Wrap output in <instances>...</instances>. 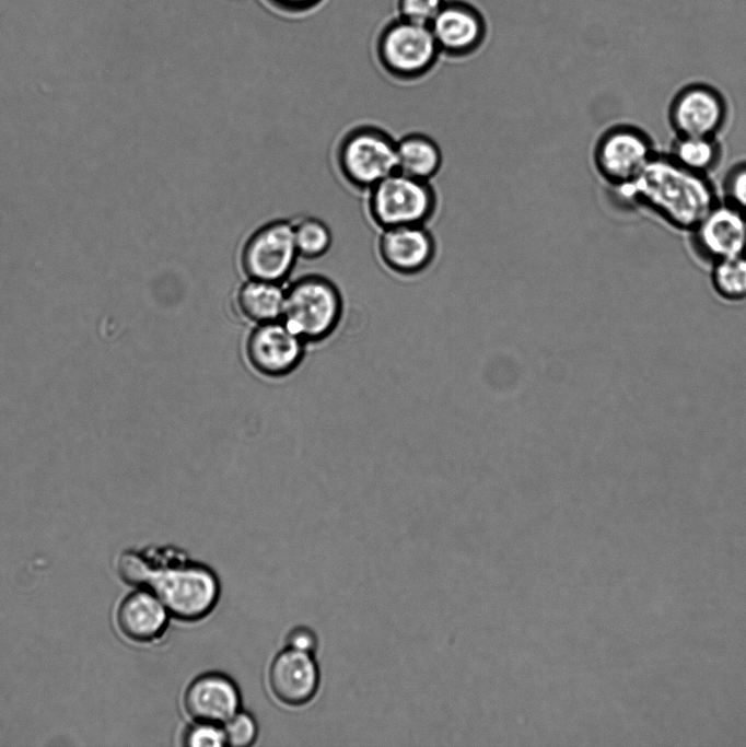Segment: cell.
<instances>
[{
    "mask_svg": "<svg viewBox=\"0 0 746 747\" xmlns=\"http://www.w3.org/2000/svg\"><path fill=\"white\" fill-rule=\"evenodd\" d=\"M621 198L654 212L675 229L691 232L719 201L708 176L691 172L668 154L655 153L628 184Z\"/></svg>",
    "mask_w": 746,
    "mask_h": 747,
    "instance_id": "6da1fadb",
    "label": "cell"
},
{
    "mask_svg": "<svg viewBox=\"0 0 746 747\" xmlns=\"http://www.w3.org/2000/svg\"><path fill=\"white\" fill-rule=\"evenodd\" d=\"M148 586L162 600L172 617L195 622L207 617L220 598V582L208 565L178 559L153 565Z\"/></svg>",
    "mask_w": 746,
    "mask_h": 747,
    "instance_id": "7a4b0ae2",
    "label": "cell"
},
{
    "mask_svg": "<svg viewBox=\"0 0 746 747\" xmlns=\"http://www.w3.org/2000/svg\"><path fill=\"white\" fill-rule=\"evenodd\" d=\"M342 297L327 277L308 273L285 288L281 320L304 342L326 339L337 328Z\"/></svg>",
    "mask_w": 746,
    "mask_h": 747,
    "instance_id": "3957f363",
    "label": "cell"
},
{
    "mask_svg": "<svg viewBox=\"0 0 746 747\" xmlns=\"http://www.w3.org/2000/svg\"><path fill=\"white\" fill-rule=\"evenodd\" d=\"M336 163L350 186L369 190L397 171L396 140L380 127L355 126L340 139Z\"/></svg>",
    "mask_w": 746,
    "mask_h": 747,
    "instance_id": "277c9868",
    "label": "cell"
},
{
    "mask_svg": "<svg viewBox=\"0 0 746 747\" xmlns=\"http://www.w3.org/2000/svg\"><path fill=\"white\" fill-rule=\"evenodd\" d=\"M368 191L369 214L382 230L426 224L436 209V194L429 180L397 171Z\"/></svg>",
    "mask_w": 746,
    "mask_h": 747,
    "instance_id": "5b68a950",
    "label": "cell"
},
{
    "mask_svg": "<svg viewBox=\"0 0 746 747\" xmlns=\"http://www.w3.org/2000/svg\"><path fill=\"white\" fill-rule=\"evenodd\" d=\"M299 254L291 220L268 221L254 230L240 252L247 278L282 283L292 272Z\"/></svg>",
    "mask_w": 746,
    "mask_h": 747,
    "instance_id": "8992f818",
    "label": "cell"
},
{
    "mask_svg": "<svg viewBox=\"0 0 746 747\" xmlns=\"http://www.w3.org/2000/svg\"><path fill=\"white\" fill-rule=\"evenodd\" d=\"M440 47L429 25L403 20L389 25L378 42L383 67L398 79H416L433 66Z\"/></svg>",
    "mask_w": 746,
    "mask_h": 747,
    "instance_id": "52a82bcc",
    "label": "cell"
},
{
    "mask_svg": "<svg viewBox=\"0 0 746 747\" xmlns=\"http://www.w3.org/2000/svg\"><path fill=\"white\" fill-rule=\"evenodd\" d=\"M654 154L652 140L643 130L618 125L598 138L593 159L598 174L616 188L630 183Z\"/></svg>",
    "mask_w": 746,
    "mask_h": 747,
    "instance_id": "ba28073f",
    "label": "cell"
},
{
    "mask_svg": "<svg viewBox=\"0 0 746 747\" xmlns=\"http://www.w3.org/2000/svg\"><path fill=\"white\" fill-rule=\"evenodd\" d=\"M728 117L724 96L706 83L680 89L668 107V121L676 136L716 137Z\"/></svg>",
    "mask_w": 746,
    "mask_h": 747,
    "instance_id": "9c48e42d",
    "label": "cell"
},
{
    "mask_svg": "<svg viewBox=\"0 0 746 747\" xmlns=\"http://www.w3.org/2000/svg\"><path fill=\"white\" fill-rule=\"evenodd\" d=\"M304 343L281 319L257 324L247 338L246 355L258 373L282 377L303 360Z\"/></svg>",
    "mask_w": 746,
    "mask_h": 747,
    "instance_id": "30bf717a",
    "label": "cell"
},
{
    "mask_svg": "<svg viewBox=\"0 0 746 747\" xmlns=\"http://www.w3.org/2000/svg\"><path fill=\"white\" fill-rule=\"evenodd\" d=\"M691 234L696 252L711 264L746 254V213L718 201Z\"/></svg>",
    "mask_w": 746,
    "mask_h": 747,
    "instance_id": "8fae6325",
    "label": "cell"
},
{
    "mask_svg": "<svg viewBox=\"0 0 746 747\" xmlns=\"http://www.w3.org/2000/svg\"><path fill=\"white\" fill-rule=\"evenodd\" d=\"M320 672L314 654L290 647L278 652L268 668L272 696L289 707L308 703L317 693Z\"/></svg>",
    "mask_w": 746,
    "mask_h": 747,
    "instance_id": "7c38bea8",
    "label": "cell"
},
{
    "mask_svg": "<svg viewBox=\"0 0 746 747\" xmlns=\"http://www.w3.org/2000/svg\"><path fill=\"white\" fill-rule=\"evenodd\" d=\"M183 707L193 721L222 725L242 709V696L230 676L221 672H207L188 684Z\"/></svg>",
    "mask_w": 746,
    "mask_h": 747,
    "instance_id": "4fadbf2b",
    "label": "cell"
},
{
    "mask_svg": "<svg viewBox=\"0 0 746 747\" xmlns=\"http://www.w3.org/2000/svg\"><path fill=\"white\" fill-rule=\"evenodd\" d=\"M377 250L388 269L398 275L413 276L432 264L436 244L424 224L401 225L383 229Z\"/></svg>",
    "mask_w": 746,
    "mask_h": 747,
    "instance_id": "5bb4252c",
    "label": "cell"
},
{
    "mask_svg": "<svg viewBox=\"0 0 746 747\" xmlns=\"http://www.w3.org/2000/svg\"><path fill=\"white\" fill-rule=\"evenodd\" d=\"M429 26L440 49L453 55L473 51L483 35L479 14L462 3L443 4Z\"/></svg>",
    "mask_w": 746,
    "mask_h": 747,
    "instance_id": "9a60e30c",
    "label": "cell"
},
{
    "mask_svg": "<svg viewBox=\"0 0 746 747\" xmlns=\"http://www.w3.org/2000/svg\"><path fill=\"white\" fill-rule=\"evenodd\" d=\"M170 612L151 590L129 594L117 611V622L123 633L133 641L148 642L158 639L167 628Z\"/></svg>",
    "mask_w": 746,
    "mask_h": 747,
    "instance_id": "2e32d148",
    "label": "cell"
},
{
    "mask_svg": "<svg viewBox=\"0 0 746 747\" xmlns=\"http://www.w3.org/2000/svg\"><path fill=\"white\" fill-rule=\"evenodd\" d=\"M284 296L282 283L247 278L236 291V305L247 319L263 324L281 319Z\"/></svg>",
    "mask_w": 746,
    "mask_h": 747,
    "instance_id": "e0dca14e",
    "label": "cell"
},
{
    "mask_svg": "<svg viewBox=\"0 0 746 747\" xmlns=\"http://www.w3.org/2000/svg\"><path fill=\"white\" fill-rule=\"evenodd\" d=\"M442 159L439 144L424 133L412 132L396 140L397 172L405 175L430 182L440 171Z\"/></svg>",
    "mask_w": 746,
    "mask_h": 747,
    "instance_id": "ac0fdd59",
    "label": "cell"
},
{
    "mask_svg": "<svg viewBox=\"0 0 746 747\" xmlns=\"http://www.w3.org/2000/svg\"><path fill=\"white\" fill-rule=\"evenodd\" d=\"M667 154L683 167L708 176L722 159V147L716 137L676 136Z\"/></svg>",
    "mask_w": 746,
    "mask_h": 747,
    "instance_id": "d6986e66",
    "label": "cell"
},
{
    "mask_svg": "<svg viewBox=\"0 0 746 747\" xmlns=\"http://www.w3.org/2000/svg\"><path fill=\"white\" fill-rule=\"evenodd\" d=\"M299 257L314 260L325 256L333 245L330 227L319 218L302 215L291 220Z\"/></svg>",
    "mask_w": 746,
    "mask_h": 747,
    "instance_id": "ffe728a7",
    "label": "cell"
},
{
    "mask_svg": "<svg viewBox=\"0 0 746 747\" xmlns=\"http://www.w3.org/2000/svg\"><path fill=\"white\" fill-rule=\"evenodd\" d=\"M711 283L714 291L724 300H746V254L713 262Z\"/></svg>",
    "mask_w": 746,
    "mask_h": 747,
    "instance_id": "44dd1931",
    "label": "cell"
},
{
    "mask_svg": "<svg viewBox=\"0 0 746 747\" xmlns=\"http://www.w3.org/2000/svg\"><path fill=\"white\" fill-rule=\"evenodd\" d=\"M225 745L231 747H248L258 736V723L253 714L240 709L222 724Z\"/></svg>",
    "mask_w": 746,
    "mask_h": 747,
    "instance_id": "7402d4cb",
    "label": "cell"
},
{
    "mask_svg": "<svg viewBox=\"0 0 746 747\" xmlns=\"http://www.w3.org/2000/svg\"><path fill=\"white\" fill-rule=\"evenodd\" d=\"M182 744L186 747H222L225 745L222 725L193 721L183 732Z\"/></svg>",
    "mask_w": 746,
    "mask_h": 747,
    "instance_id": "603a6c76",
    "label": "cell"
},
{
    "mask_svg": "<svg viewBox=\"0 0 746 747\" xmlns=\"http://www.w3.org/2000/svg\"><path fill=\"white\" fill-rule=\"evenodd\" d=\"M724 201L746 213V162L734 165L723 180Z\"/></svg>",
    "mask_w": 746,
    "mask_h": 747,
    "instance_id": "cb8c5ba5",
    "label": "cell"
},
{
    "mask_svg": "<svg viewBox=\"0 0 746 747\" xmlns=\"http://www.w3.org/2000/svg\"><path fill=\"white\" fill-rule=\"evenodd\" d=\"M442 0H400L399 8L404 20L430 25L443 7Z\"/></svg>",
    "mask_w": 746,
    "mask_h": 747,
    "instance_id": "d4e9b609",
    "label": "cell"
},
{
    "mask_svg": "<svg viewBox=\"0 0 746 747\" xmlns=\"http://www.w3.org/2000/svg\"><path fill=\"white\" fill-rule=\"evenodd\" d=\"M119 571L125 580L133 584L148 585L153 565L140 555L127 553L119 562Z\"/></svg>",
    "mask_w": 746,
    "mask_h": 747,
    "instance_id": "484cf974",
    "label": "cell"
},
{
    "mask_svg": "<svg viewBox=\"0 0 746 747\" xmlns=\"http://www.w3.org/2000/svg\"><path fill=\"white\" fill-rule=\"evenodd\" d=\"M285 646L314 654L318 646L316 633L307 626H295L285 635Z\"/></svg>",
    "mask_w": 746,
    "mask_h": 747,
    "instance_id": "4316f807",
    "label": "cell"
},
{
    "mask_svg": "<svg viewBox=\"0 0 746 747\" xmlns=\"http://www.w3.org/2000/svg\"><path fill=\"white\" fill-rule=\"evenodd\" d=\"M277 5L288 10H305L314 7L320 0H271Z\"/></svg>",
    "mask_w": 746,
    "mask_h": 747,
    "instance_id": "83f0119b",
    "label": "cell"
}]
</instances>
